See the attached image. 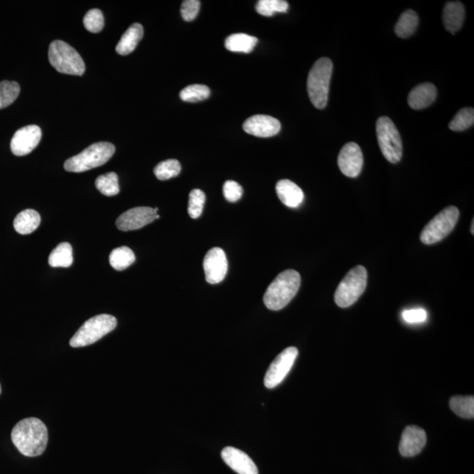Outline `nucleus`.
Returning <instances> with one entry per match:
<instances>
[{"label":"nucleus","mask_w":474,"mask_h":474,"mask_svg":"<svg viewBox=\"0 0 474 474\" xmlns=\"http://www.w3.org/2000/svg\"><path fill=\"white\" fill-rule=\"evenodd\" d=\"M11 441L22 455L37 457L45 452L49 441L47 427L40 419L26 418L14 427Z\"/></svg>","instance_id":"obj_1"},{"label":"nucleus","mask_w":474,"mask_h":474,"mask_svg":"<svg viewBox=\"0 0 474 474\" xmlns=\"http://www.w3.org/2000/svg\"><path fill=\"white\" fill-rule=\"evenodd\" d=\"M301 275L294 270L278 274L263 296V303L270 311H278L290 303L301 288Z\"/></svg>","instance_id":"obj_2"},{"label":"nucleus","mask_w":474,"mask_h":474,"mask_svg":"<svg viewBox=\"0 0 474 474\" xmlns=\"http://www.w3.org/2000/svg\"><path fill=\"white\" fill-rule=\"evenodd\" d=\"M333 64L327 57L317 60L309 71L307 84L308 97L317 109H323L327 106Z\"/></svg>","instance_id":"obj_3"},{"label":"nucleus","mask_w":474,"mask_h":474,"mask_svg":"<svg viewBox=\"0 0 474 474\" xmlns=\"http://www.w3.org/2000/svg\"><path fill=\"white\" fill-rule=\"evenodd\" d=\"M114 152V145L106 141L91 144L79 155L69 158L64 163V169L70 173H84L108 163Z\"/></svg>","instance_id":"obj_4"},{"label":"nucleus","mask_w":474,"mask_h":474,"mask_svg":"<svg viewBox=\"0 0 474 474\" xmlns=\"http://www.w3.org/2000/svg\"><path fill=\"white\" fill-rule=\"evenodd\" d=\"M49 63L60 74L82 76L86 65L74 47L63 41H54L49 49Z\"/></svg>","instance_id":"obj_5"},{"label":"nucleus","mask_w":474,"mask_h":474,"mask_svg":"<svg viewBox=\"0 0 474 474\" xmlns=\"http://www.w3.org/2000/svg\"><path fill=\"white\" fill-rule=\"evenodd\" d=\"M117 326L116 317L106 315H99L87 320L85 323L79 328L76 334L72 336L70 346L74 348L86 347L93 345L103 336L112 332Z\"/></svg>","instance_id":"obj_6"},{"label":"nucleus","mask_w":474,"mask_h":474,"mask_svg":"<svg viewBox=\"0 0 474 474\" xmlns=\"http://www.w3.org/2000/svg\"><path fill=\"white\" fill-rule=\"evenodd\" d=\"M367 286V271L358 266L351 269L340 283L335 293L336 304L340 308L351 307L365 292Z\"/></svg>","instance_id":"obj_7"},{"label":"nucleus","mask_w":474,"mask_h":474,"mask_svg":"<svg viewBox=\"0 0 474 474\" xmlns=\"http://www.w3.org/2000/svg\"><path fill=\"white\" fill-rule=\"evenodd\" d=\"M377 138L385 158L390 163H397L403 158V141L398 128L387 116L378 118Z\"/></svg>","instance_id":"obj_8"},{"label":"nucleus","mask_w":474,"mask_h":474,"mask_svg":"<svg viewBox=\"0 0 474 474\" xmlns=\"http://www.w3.org/2000/svg\"><path fill=\"white\" fill-rule=\"evenodd\" d=\"M458 218L460 211L456 206H450L442 210L424 227L420 233V241L427 246L440 242L456 227Z\"/></svg>","instance_id":"obj_9"},{"label":"nucleus","mask_w":474,"mask_h":474,"mask_svg":"<svg viewBox=\"0 0 474 474\" xmlns=\"http://www.w3.org/2000/svg\"><path fill=\"white\" fill-rule=\"evenodd\" d=\"M298 354L299 351L297 348L288 347L278 355L271 363L265 376V385L267 388L273 389L282 383L291 370Z\"/></svg>","instance_id":"obj_10"},{"label":"nucleus","mask_w":474,"mask_h":474,"mask_svg":"<svg viewBox=\"0 0 474 474\" xmlns=\"http://www.w3.org/2000/svg\"><path fill=\"white\" fill-rule=\"evenodd\" d=\"M159 218L158 213L155 212L154 208L138 206L122 213L116 221V226L121 231H136Z\"/></svg>","instance_id":"obj_11"},{"label":"nucleus","mask_w":474,"mask_h":474,"mask_svg":"<svg viewBox=\"0 0 474 474\" xmlns=\"http://www.w3.org/2000/svg\"><path fill=\"white\" fill-rule=\"evenodd\" d=\"M203 267L206 281L211 285L219 284L226 277L228 259L221 248H213L205 256Z\"/></svg>","instance_id":"obj_12"},{"label":"nucleus","mask_w":474,"mask_h":474,"mask_svg":"<svg viewBox=\"0 0 474 474\" xmlns=\"http://www.w3.org/2000/svg\"><path fill=\"white\" fill-rule=\"evenodd\" d=\"M41 139V130L36 125H29L17 130L11 141V151L15 156L29 154L38 146Z\"/></svg>","instance_id":"obj_13"},{"label":"nucleus","mask_w":474,"mask_h":474,"mask_svg":"<svg viewBox=\"0 0 474 474\" xmlns=\"http://www.w3.org/2000/svg\"><path fill=\"white\" fill-rule=\"evenodd\" d=\"M338 163L343 175L349 178L358 177L364 164V156L358 144L346 143L339 153Z\"/></svg>","instance_id":"obj_14"},{"label":"nucleus","mask_w":474,"mask_h":474,"mask_svg":"<svg viewBox=\"0 0 474 474\" xmlns=\"http://www.w3.org/2000/svg\"><path fill=\"white\" fill-rule=\"evenodd\" d=\"M244 131L251 136L267 138L281 131V124L276 118L263 114L251 116L243 125Z\"/></svg>","instance_id":"obj_15"},{"label":"nucleus","mask_w":474,"mask_h":474,"mask_svg":"<svg viewBox=\"0 0 474 474\" xmlns=\"http://www.w3.org/2000/svg\"><path fill=\"white\" fill-rule=\"evenodd\" d=\"M427 435L422 428L408 426L401 435L399 450L401 456L415 457L426 445Z\"/></svg>","instance_id":"obj_16"},{"label":"nucleus","mask_w":474,"mask_h":474,"mask_svg":"<svg viewBox=\"0 0 474 474\" xmlns=\"http://www.w3.org/2000/svg\"><path fill=\"white\" fill-rule=\"evenodd\" d=\"M221 458L229 468L238 474H258L254 461L239 449L226 447L221 452Z\"/></svg>","instance_id":"obj_17"},{"label":"nucleus","mask_w":474,"mask_h":474,"mask_svg":"<svg viewBox=\"0 0 474 474\" xmlns=\"http://www.w3.org/2000/svg\"><path fill=\"white\" fill-rule=\"evenodd\" d=\"M437 94V88L433 84H420V85L413 88L410 95H408V105L415 110L426 109L435 101Z\"/></svg>","instance_id":"obj_18"},{"label":"nucleus","mask_w":474,"mask_h":474,"mask_svg":"<svg viewBox=\"0 0 474 474\" xmlns=\"http://www.w3.org/2000/svg\"><path fill=\"white\" fill-rule=\"evenodd\" d=\"M276 192L282 203L288 208H296L304 200L303 191L288 179H282L277 183Z\"/></svg>","instance_id":"obj_19"},{"label":"nucleus","mask_w":474,"mask_h":474,"mask_svg":"<svg viewBox=\"0 0 474 474\" xmlns=\"http://www.w3.org/2000/svg\"><path fill=\"white\" fill-rule=\"evenodd\" d=\"M465 11L463 4L460 1L446 3L443 11V21L447 31L454 34L463 25Z\"/></svg>","instance_id":"obj_20"},{"label":"nucleus","mask_w":474,"mask_h":474,"mask_svg":"<svg viewBox=\"0 0 474 474\" xmlns=\"http://www.w3.org/2000/svg\"><path fill=\"white\" fill-rule=\"evenodd\" d=\"M143 36V28L139 23H135L129 26L121 36L116 46V52L118 55L127 56L135 51L137 44L140 43Z\"/></svg>","instance_id":"obj_21"},{"label":"nucleus","mask_w":474,"mask_h":474,"mask_svg":"<svg viewBox=\"0 0 474 474\" xmlns=\"http://www.w3.org/2000/svg\"><path fill=\"white\" fill-rule=\"evenodd\" d=\"M41 216L36 210L26 209L15 217L14 227L21 235L31 234L40 226Z\"/></svg>","instance_id":"obj_22"},{"label":"nucleus","mask_w":474,"mask_h":474,"mask_svg":"<svg viewBox=\"0 0 474 474\" xmlns=\"http://www.w3.org/2000/svg\"><path fill=\"white\" fill-rule=\"evenodd\" d=\"M258 38L246 34H234L225 41V47L231 52L251 53L258 44Z\"/></svg>","instance_id":"obj_23"},{"label":"nucleus","mask_w":474,"mask_h":474,"mask_svg":"<svg viewBox=\"0 0 474 474\" xmlns=\"http://www.w3.org/2000/svg\"><path fill=\"white\" fill-rule=\"evenodd\" d=\"M419 23L418 14L413 10L405 11L400 15L398 22L395 25V33L400 38H408L415 33Z\"/></svg>","instance_id":"obj_24"},{"label":"nucleus","mask_w":474,"mask_h":474,"mask_svg":"<svg viewBox=\"0 0 474 474\" xmlns=\"http://www.w3.org/2000/svg\"><path fill=\"white\" fill-rule=\"evenodd\" d=\"M135 261V254L131 248L126 246L114 248L109 256L110 265L116 271H124Z\"/></svg>","instance_id":"obj_25"},{"label":"nucleus","mask_w":474,"mask_h":474,"mask_svg":"<svg viewBox=\"0 0 474 474\" xmlns=\"http://www.w3.org/2000/svg\"><path fill=\"white\" fill-rule=\"evenodd\" d=\"M72 263L74 251L70 243H60L49 255V263L52 267H70Z\"/></svg>","instance_id":"obj_26"},{"label":"nucleus","mask_w":474,"mask_h":474,"mask_svg":"<svg viewBox=\"0 0 474 474\" xmlns=\"http://www.w3.org/2000/svg\"><path fill=\"white\" fill-rule=\"evenodd\" d=\"M450 407L458 416L465 419L474 418V397L472 396H453L450 400Z\"/></svg>","instance_id":"obj_27"},{"label":"nucleus","mask_w":474,"mask_h":474,"mask_svg":"<svg viewBox=\"0 0 474 474\" xmlns=\"http://www.w3.org/2000/svg\"><path fill=\"white\" fill-rule=\"evenodd\" d=\"M95 186L106 196H114L120 193L118 175L114 173L99 176L95 181Z\"/></svg>","instance_id":"obj_28"},{"label":"nucleus","mask_w":474,"mask_h":474,"mask_svg":"<svg viewBox=\"0 0 474 474\" xmlns=\"http://www.w3.org/2000/svg\"><path fill=\"white\" fill-rule=\"evenodd\" d=\"M20 91V85L16 82L5 80L0 83V109H6L13 104Z\"/></svg>","instance_id":"obj_29"},{"label":"nucleus","mask_w":474,"mask_h":474,"mask_svg":"<svg viewBox=\"0 0 474 474\" xmlns=\"http://www.w3.org/2000/svg\"><path fill=\"white\" fill-rule=\"evenodd\" d=\"M288 7V3L285 0H259L256 10L263 16L271 17L276 13H286Z\"/></svg>","instance_id":"obj_30"},{"label":"nucleus","mask_w":474,"mask_h":474,"mask_svg":"<svg viewBox=\"0 0 474 474\" xmlns=\"http://www.w3.org/2000/svg\"><path fill=\"white\" fill-rule=\"evenodd\" d=\"M181 164L176 159H169L159 163L155 167L154 173L159 181H168L181 173Z\"/></svg>","instance_id":"obj_31"},{"label":"nucleus","mask_w":474,"mask_h":474,"mask_svg":"<svg viewBox=\"0 0 474 474\" xmlns=\"http://www.w3.org/2000/svg\"><path fill=\"white\" fill-rule=\"evenodd\" d=\"M474 123V110L472 108H465L461 109L453 121L449 123L450 129L453 131H464L469 128L473 127Z\"/></svg>","instance_id":"obj_32"},{"label":"nucleus","mask_w":474,"mask_h":474,"mask_svg":"<svg viewBox=\"0 0 474 474\" xmlns=\"http://www.w3.org/2000/svg\"><path fill=\"white\" fill-rule=\"evenodd\" d=\"M179 95L183 101L195 103L208 99L210 89L204 85H192L183 88Z\"/></svg>","instance_id":"obj_33"},{"label":"nucleus","mask_w":474,"mask_h":474,"mask_svg":"<svg viewBox=\"0 0 474 474\" xmlns=\"http://www.w3.org/2000/svg\"><path fill=\"white\" fill-rule=\"evenodd\" d=\"M206 201V195L200 189H194L189 194L188 211L189 216L193 219L201 216L203 212L204 204Z\"/></svg>","instance_id":"obj_34"},{"label":"nucleus","mask_w":474,"mask_h":474,"mask_svg":"<svg viewBox=\"0 0 474 474\" xmlns=\"http://www.w3.org/2000/svg\"><path fill=\"white\" fill-rule=\"evenodd\" d=\"M104 16L102 11L99 9H91L87 11L84 18V25L91 33H99L104 28Z\"/></svg>","instance_id":"obj_35"},{"label":"nucleus","mask_w":474,"mask_h":474,"mask_svg":"<svg viewBox=\"0 0 474 474\" xmlns=\"http://www.w3.org/2000/svg\"><path fill=\"white\" fill-rule=\"evenodd\" d=\"M243 193V187L238 183L228 181L223 185V195L229 202H236L242 198Z\"/></svg>","instance_id":"obj_36"},{"label":"nucleus","mask_w":474,"mask_h":474,"mask_svg":"<svg viewBox=\"0 0 474 474\" xmlns=\"http://www.w3.org/2000/svg\"><path fill=\"white\" fill-rule=\"evenodd\" d=\"M201 9L198 0H186L181 6V15L186 21H192L198 16Z\"/></svg>","instance_id":"obj_37"},{"label":"nucleus","mask_w":474,"mask_h":474,"mask_svg":"<svg viewBox=\"0 0 474 474\" xmlns=\"http://www.w3.org/2000/svg\"><path fill=\"white\" fill-rule=\"evenodd\" d=\"M403 318L408 323H422L428 318V313L423 308L410 309L403 313Z\"/></svg>","instance_id":"obj_38"},{"label":"nucleus","mask_w":474,"mask_h":474,"mask_svg":"<svg viewBox=\"0 0 474 474\" xmlns=\"http://www.w3.org/2000/svg\"><path fill=\"white\" fill-rule=\"evenodd\" d=\"M473 226H474V221H473V223H472V234H474Z\"/></svg>","instance_id":"obj_39"},{"label":"nucleus","mask_w":474,"mask_h":474,"mask_svg":"<svg viewBox=\"0 0 474 474\" xmlns=\"http://www.w3.org/2000/svg\"><path fill=\"white\" fill-rule=\"evenodd\" d=\"M1 391H2L1 385H0V395H1Z\"/></svg>","instance_id":"obj_40"}]
</instances>
